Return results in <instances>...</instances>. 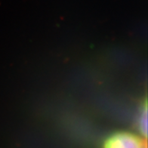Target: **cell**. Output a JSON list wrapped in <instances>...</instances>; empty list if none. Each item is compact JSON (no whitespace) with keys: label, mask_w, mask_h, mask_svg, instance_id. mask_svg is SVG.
I'll list each match as a JSON object with an SVG mask.
<instances>
[{"label":"cell","mask_w":148,"mask_h":148,"mask_svg":"<svg viewBox=\"0 0 148 148\" xmlns=\"http://www.w3.org/2000/svg\"><path fill=\"white\" fill-rule=\"evenodd\" d=\"M103 148H147L140 137L129 132H118L106 140Z\"/></svg>","instance_id":"1"},{"label":"cell","mask_w":148,"mask_h":148,"mask_svg":"<svg viewBox=\"0 0 148 148\" xmlns=\"http://www.w3.org/2000/svg\"><path fill=\"white\" fill-rule=\"evenodd\" d=\"M139 125H140V129L142 132V134L144 135L147 134V107L145 106L144 111L142 112V114L140 115V119L139 121Z\"/></svg>","instance_id":"2"}]
</instances>
